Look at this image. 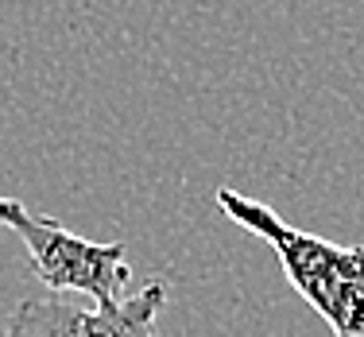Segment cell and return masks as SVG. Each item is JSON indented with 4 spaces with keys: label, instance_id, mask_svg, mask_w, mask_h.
I'll use <instances>...</instances> for the list:
<instances>
[{
    "label": "cell",
    "instance_id": "2",
    "mask_svg": "<svg viewBox=\"0 0 364 337\" xmlns=\"http://www.w3.org/2000/svg\"><path fill=\"white\" fill-rule=\"evenodd\" d=\"M0 225L20 237L36 275L50 295H85L93 306H112L124 299L132 279L124 245H97L70 232L66 225L31 213L20 198H0Z\"/></svg>",
    "mask_w": 364,
    "mask_h": 337
},
{
    "label": "cell",
    "instance_id": "1",
    "mask_svg": "<svg viewBox=\"0 0 364 337\" xmlns=\"http://www.w3.org/2000/svg\"><path fill=\"white\" fill-rule=\"evenodd\" d=\"M218 205L232 225L267 240L287 283L318 310L333 337H364V245H333L302 232L267 202L237 194L232 186L218 190Z\"/></svg>",
    "mask_w": 364,
    "mask_h": 337
},
{
    "label": "cell",
    "instance_id": "3",
    "mask_svg": "<svg viewBox=\"0 0 364 337\" xmlns=\"http://www.w3.org/2000/svg\"><path fill=\"white\" fill-rule=\"evenodd\" d=\"M163 306H167L163 279H151L136 295L93 310L63 299H23L12 314L8 337H159L155 318Z\"/></svg>",
    "mask_w": 364,
    "mask_h": 337
}]
</instances>
